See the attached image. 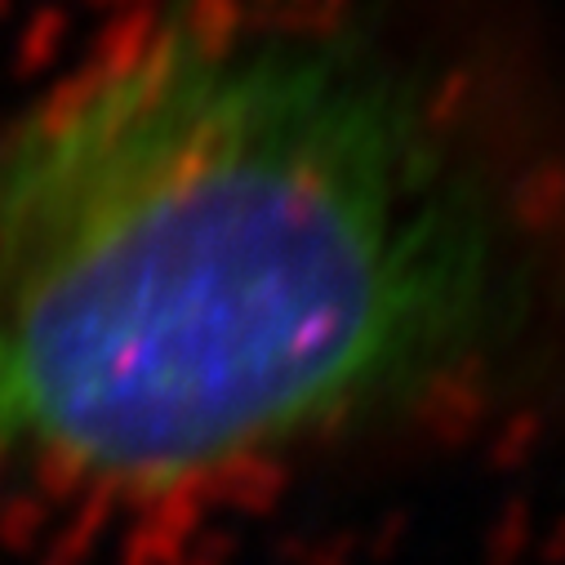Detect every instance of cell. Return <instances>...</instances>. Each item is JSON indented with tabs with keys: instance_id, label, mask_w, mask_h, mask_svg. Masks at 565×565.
Masks as SVG:
<instances>
[{
	"instance_id": "obj_1",
	"label": "cell",
	"mask_w": 565,
	"mask_h": 565,
	"mask_svg": "<svg viewBox=\"0 0 565 565\" xmlns=\"http://www.w3.org/2000/svg\"><path fill=\"white\" fill-rule=\"evenodd\" d=\"M396 423L565 437V67L414 0H188L0 138V455L174 486Z\"/></svg>"
}]
</instances>
